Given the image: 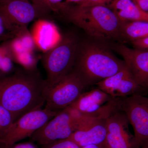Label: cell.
Segmentation results:
<instances>
[{
	"mask_svg": "<svg viewBox=\"0 0 148 148\" xmlns=\"http://www.w3.org/2000/svg\"><path fill=\"white\" fill-rule=\"evenodd\" d=\"M10 1V0H0V1Z\"/></svg>",
	"mask_w": 148,
	"mask_h": 148,
	"instance_id": "f546056e",
	"label": "cell"
},
{
	"mask_svg": "<svg viewBox=\"0 0 148 148\" xmlns=\"http://www.w3.org/2000/svg\"><path fill=\"white\" fill-rule=\"evenodd\" d=\"M108 116H91L81 114L77 129L67 139L73 141L80 148L103 144L107 133Z\"/></svg>",
	"mask_w": 148,
	"mask_h": 148,
	"instance_id": "7c38bea8",
	"label": "cell"
},
{
	"mask_svg": "<svg viewBox=\"0 0 148 148\" xmlns=\"http://www.w3.org/2000/svg\"><path fill=\"white\" fill-rule=\"evenodd\" d=\"M114 98L98 87L83 92L69 108L80 114L91 116H107L117 106Z\"/></svg>",
	"mask_w": 148,
	"mask_h": 148,
	"instance_id": "8fae6325",
	"label": "cell"
},
{
	"mask_svg": "<svg viewBox=\"0 0 148 148\" xmlns=\"http://www.w3.org/2000/svg\"><path fill=\"white\" fill-rule=\"evenodd\" d=\"M135 48L148 50V37L132 42Z\"/></svg>",
	"mask_w": 148,
	"mask_h": 148,
	"instance_id": "44dd1931",
	"label": "cell"
},
{
	"mask_svg": "<svg viewBox=\"0 0 148 148\" xmlns=\"http://www.w3.org/2000/svg\"><path fill=\"white\" fill-rule=\"evenodd\" d=\"M113 48L121 56L143 93L148 92V50L131 49L121 43Z\"/></svg>",
	"mask_w": 148,
	"mask_h": 148,
	"instance_id": "4fadbf2b",
	"label": "cell"
},
{
	"mask_svg": "<svg viewBox=\"0 0 148 148\" xmlns=\"http://www.w3.org/2000/svg\"><path fill=\"white\" fill-rule=\"evenodd\" d=\"M14 38V36L11 34H7L6 35H5V36L0 37V43L4 42L8 40L13 39Z\"/></svg>",
	"mask_w": 148,
	"mask_h": 148,
	"instance_id": "d4e9b609",
	"label": "cell"
},
{
	"mask_svg": "<svg viewBox=\"0 0 148 148\" xmlns=\"http://www.w3.org/2000/svg\"><path fill=\"white\" fill-rule=\"evenodd\" d=\"M48 86L45 108L55 112H60L72 105L86 88L79 77L73 71L54 84Z\"/></svg>",
	"mask_w": 148,
	"mask_h": 148,
	"instance_id": "9c48e42d",
	"label": "cell"
},
{
	"mask_svg": "<svg viewBox=\"0 0 148 148\" xmlns=\"http://www.w3.org/2000/svg\"><path fill=\"white\" fill-rule=\"evenodd\" d=\"M144 11L148 12V0H132Z\"/></svg>",
	"mask_w": 148,
	"mask_h": 148,
	"instance_id": "7402d4cb",
	"label": "cell"
},
{
	"mask_svg": "<svg viewBox=\"0 0 148 148\" xmlns=\"http://www.w3.org/2000/svg\"><path fill=\"white\" fill-rule=\"evenodd\" d=\"M95 85L114 98L127 97L136 93L143 94L127 66Z\"/></svg>",
	"mask_w": 148,
	"mask_h": 148,
	"instance_id": "5bb4252c",
	"label": "cell"
},
{
	"mask_svg": "<svg viewBox=\"0 0 148 148\" xmlns=\"http://www.w3.org/2000/svg\"><path fill=\"white\" fill-rule=\"evenodd\" d=\"M80 40L74 32L66 33L55 46L43 55L42 62L48 85H52L72 71Z\"/></svg>",
	"mask_w": 148,
	"mask_h": 148,
	"instance_id": "277c9868",
	"label": "cell"
},
{
	"mask_svg": "<svg viewBox=\"0 0 148 148\" xmlns=\"http://www.w3.org/2000/svg\"><path fill=\"white\" fill-rule=\"evenodd\" d=\"M80 148H104L103 144L99 145H90L82 147Z\"/></svg>",
	"mask_w": 148,
	"mask_h": 148,
	"instance_id": "4316f807",
	"label": "cell"
},
{
	"mask_svg": "<svg viewBox=\"0 0 148 148\" xmlns=\"http://www.w3.org/2000/svg\"><path fill=\"white\" fill-rule=\"evenodd\" d=\"M48 85L36 70L19 69L0 76V104L15 121L24 114L42 108Z\"/></svg>",
	"mask_w": 148,
	"mask_h": 148,
	"instance_id": "6da1fadb",
	"label": "cell"
},
{
	"mask_svg": "<svg viewBox=\"0 0 148 148\" xmlns=\"http://www.w3.org/2000/svg\"><path fill=\"white\" fill-rule=\"evenodd\" d=\"M14 121L11 113L0 104V138L4 135Z\"/></svg>",
	"mask_w": 148,
	"mask_h": 148,
	"instance_id": "e0dca14e",
	"label": "cell"
},
{
	"mask_svg": "<svg viewBox=\"0 0 148 148\" xmlns=\"http://www.w3.org/2000/svg\"><path fill=\"white\" fill-rule=\"evenodd\" d=\"M42 148H80L77 144L69 139L58 140L42 146Z\"/></svg>",
	"mask_w": 148,
	"mask_h": 148,
	"instance_id": "ac0fdd59",
	"label": "cell"
},
{
	"mask_svg": "<svg viewBox=\"0 0 148 148\" xmlns=\"http://www.w3.org/2000/svg\"><path fill=\"white\" fill-rule=\"evenodd\" d=\"M111 7L121 21L148 22V12L142 10L132 0H114Z\"/></svg>",
	"mask_w": 148,
	"mask_h": 148,
	"instance_id": "9a60e30c",
	"label": "cell"
},
{
	"mask_svg": "<svg viewBox=\"0 0 148 148\" xmlns=\"http://www.w3.org/2000/svg\"><path fill=\"white\" fill-rule=\"evenodd\" d=\"M126 66L106 45L80 40L73 71L86 88L113 75Z\"/></svg>",
	"mask_w": 148,
	"mask_h": 148,
	"instance_id": "7a4b0ae2",
	"label": "cell"
},
{
	"mask_svg": "<svg viewBox=\"0 0 148 148\" xmlns=\"http://www.w3.org/2000/svg\"><path fill=\"white\" fill-rule=\"evenodd\" d=\"M138 148H148V141L143 143Z\"/></svg>",
	"mask_w": 148,
	"mask_h": 148,
	"instance_id": "83f0119b",
	"label": "cell"
},
{
	"mask_svg": "<svg viewBox=\"0 0 148 148\" xmlns=\"http://www.w3.org/2000/svg\"><path fill=\"white\" fill-rule=\"evenodd\" d=\"M81 114L67 107L33 133V141L43 146L68 139L77 129Z\"/></svg>",
	"mask_w": 148,
	"mask_h": 148,
	"instance_id": "8992f818",
	"label": "cell"
},
{
	"mask_svg": "<svg viewBox=\"0 0 148 148\" xmlns=\"http://www.w3.org/2000/svg\"><path fill=\"white\" fill-rule=\"evenodd\" d=\"M67 17L71 22L98 42L121 40V21L114 11L105 5L78 6L69 12Z\"/></svg>",
	"mask_w": 148,
	"mask_h": 148,
	"instance_id": "3957f363",
	"label": "cell"
},
{
	"mask_svg": "<svg viewBox=\"0 0 148 148\" xmlns=\"http://www.w3.org/2000/svg\"><path fill=\"white\" fill-rule=\"evenodd\" d=\"M5 31H6V30L3 24L1 19L0 18V37L5 36L7 34H10V33H5Z\"/></svg>",
	"mask_w": 148,
	"mask_h": 148,
	"instance_id": "484cf974",
	"label": "cell"
},
{
	"mask_svg": "<svg viewBox=\"0 0 148 148\" xmlns=\"http://www.w3.org/2000/svg\"><path fill=\"white\" fill-rule=\"evenodd\" d=\"M58 112L44 108L24 114L14 122L4 135L0 138V145L3 148H12L17 142L31 137Z\"/></svg>",
	"mask_w": 148,
	"mask_h": 148,
	"instance_id": "52a82bcc",
	"label": "cell"
},
{
	"mask_svg": "<svg viewBox=\"0 0 148 148\" xmlns=\"http://www.w3.org/2000/svg\"><path fill=\"white\" fill-rule=\"evenodd\" d=\"M130 123L118 105L106 117L107 133L104 148H138L129 131Z\"/></svg>",
	"mask_w": 148,
	"mask_h": 148,
	"instance_id": "30bf717a",
	"label": "cell"
},
{
	"mask_svg": "<svg viewBox=\"0 0 148 148\" xmlns=\"http://www.w3.org/2000/svg\"><path fill=\"white\" fill-rule=\"evenodd\" d=\"M34 5L47 18L52 9L47 0H30Z\"/></svg>",
	"mask_w": 148,
	"mask_h": 148,
	"instance_id": "d6986e66",
	"label": "cell"
},
{
	"mask_svg": "<svg viewBox=\"0 0 148 148\" xmlns=\"http://www.w3.org/2000/svg\"><path fill=\"white\" fill-rule=\"evenodd\" d=\"M12 148H37V147L32 143H24L15 145Z\"/></svg>",
	"mask_w": 148,
	"mask_h": 148,
	"instance_id": "603a6c76",
	"label": "cell"
},
{
	"mask_svg": "<svg viewBox=\"0 0 148 148\" xmlns=\"http://www.w3.org/2000/svg\"><path fill=\"white\" fill-rule=\"evenodd\" d=\"M110 1V0H82L80 2L79 6L87 7L95 5H105L106 3Z\"/></svg>",
	"mask_w": 148,
	"mask_h": 148,
	"instance_id": "ffe728a7",
	"label": "cell"
},
{
	"mask_svg": "<svg viewBox=\"0 0 148 148\" xmlns=\"http://www.w3.org/2000/svg\"><path fill=\"white\" fill-rule=\"evenodd\" d=\"M117 99L119 108L126 115L133 128L138 148L148 141V97L138 93Z\"/></svg>",
	"mask_w": 148,
	"mask_h": 148,
	"instance_id": "ba28073f",
	"label": "cell"
},
{
	"mask_svg": "<svg viewBox=\"0 0 148 148\" xmlns=\"http://www.w3.org/2000/svg\"><path fill=\"white\" fill-rule=\"evenodd\" d=\"M53 11H56L60 7L61 0H47Z\"/></svg>",
	"mask_w": 148,
	"mask_h": 148,
	"instance_id": "cb8c5ba5",
	"label": "cell"
},
{
	"mask_svg": "<svg viewBox=\"0 0 148 148\" xmlns=\"http://www.w3.org/2000/svg\"><path fill=\"white\" fill-rule=\"evenodd\" d=\"M121 40L132 42L148 37V22L143 21H121L120 28Z\"/></svg>",
	"mask_w": 148,
	"mask_h": 148,
	"instance_id": "2e32d148",
	"label": "cell"
},
{
	"mask_svg": "<svg viewBox=\"0 0 148 148\" xmlns=\"http://www.w3.org/2000/svg\"><path fill=\"white\" fill-rule=\"evenodd\" d=\"M69 1H81L82 0H69Z\"/></svg>",
	"mask_w": 148,
	"mask_h": 148,
	"instance_id": "f1b7e54d",
	"label": "cell"
},
{
	"mask_svg": "<svg viewBox=\"0 0 148 148\" xmlns=\"http://www.w3.org/2000/svg\"><path fill=\"white\" fill-rule=\"evenodd\" d=\"M0 18L6 31L15 37L26 32L32 21L47 18L29 0L0 1Z\"/></svg>",
	"mask_w": 148,
	"mask_h": 148,
	"instance_id": "5b68a950",
	"label": "cell"
}]
</instances>
